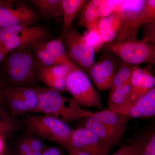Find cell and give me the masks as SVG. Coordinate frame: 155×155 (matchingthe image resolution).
I'll list each match as a JSON object with an SVG mask.
<instances>
[{
  "label": "cell",
  "mask_w": 155,
  "mask_h": 155,
  "mask_svg": "<svg viewBox=\"0 0 155 155\" xmlns=\"http://www.w3.org/2000/svg\"><path fill=\"white\" fill-rule=\"evenodd\" d=\"M115 10L121 17V26L116 40H136L142 26L155 20V0L116 1Z\"/></svg>",
  "instance_id": "obj_1"
},
{
  "label": "cell",
  "mask_w": 155,
  "mask_h": 155,
  "mask_svg": "<svg viewBox=\"0 0 155 155\" xmlns=\"http://www.w3.org/2000/svg\"><path fill=\"white\" fill-rule=\"evenodd\" d=\"M35 87L38 97L36 113L53 116L67 124L92 116L94 114L82 109L72 98L64 96L54 89Z\"/></svg>",
  "instance_id": "obj_2"
},
{
  "label": "cell",
  "mask_w": 155,
  "mask_h": 155,
  "mask_svg": "<svg viewBox=\"0 0 155 155\" xmlns=\"http://www.w3.org/2000/svg\"><path fill=\"white\" fill-rule=\"evenodd\" d=\"M3 60L6 75L14 86H32L38 80L33 48L11 52Z\"/></svg>",
  "instance_id": "obj_3"
},
{
  "label": "cell",
  "mask_w": 155,
  "mask_h": 155,
  "mask_svg": "<svg viewBox=\"0 0 155 155\" xmlns=\"http://www.w3.org/2000/svg\"><path fill=\"white\" fill-rule=\"evenodd\" d=\"M23 122L28 134L57 143L66 148L68 146L72 129L67 123L49 115L26 114Z\"/></svg>",
  "instance_id": "obj_4"
},
{
  "label": "cell",
  "mask_w": 155,
  "mask_h": 155,
  "mask_svg": "<svg viewBox=\"0 0 155 155\" xmlns=\"http://www.w3.org/2000/svg\"><path fill=\"white\" fill-rule=\"evenodd\" d=\"M49 33L41 26L16 25L0 29V48L7 54L33 48L48 40Z\"/></svg>",
  "instance_id": "obj_5"
},
{
  "label": "cell",
  "mask_w": 155,
  "mask_h": 155,
  "mask_svg": "<svg viewBox=\"0 0 155 155\" xmlns=\"http://www.w3.org/2000/svg\"><path fill=\"white\" fill-rule=\"evenodd\" d=\"M101 50L117 56L123 63L132 66L155 64V45L142 40L106 43Z\"/></svg>",
  "instance_id": "obj_6"
},
{
  "label": "cell",
  "mask_w": 155,
  "mask_h": 155,
  "mask_svg": "<svg viewBox=\"0 0 155 155\" xmlns=\"http://www.w3.org/2000/svg\"><path fill=\"white\" fill-rule=\"evenodd\" d=\"M67 91L78 105L103 107L102 101L86 73L78 67L71 68L66 78Z\"/></svg>",
  "instance_id": "obj_7"
},
{
  "label": "cell",
  "mask_w": 155,
  "mask_h": 155,
  "mask_svg": "<svg viewBox=\"0 0 155 155\" xmlns=\"http://www.w3.org/2000/svg\"><path fill=\"white\" fill-rule=\"evenodd\" d=\"M63 41L70 61L83 72L88 73L95 62V52L87 43L82 35L71 26L63 35Z\"/></svg>",
  "instance_id": "obj_8"
},
{
  "label": "cell",
  "mask_w": 155,
  "mask_h": 155,
  "mask_svg": "<svg viewBox=\"0 0 155 155\" xmlns=\"http://www.w3.org/2000/svg\"><path fill=\"white\" fill-rule=\"evenodd\" d=\"M4 102L14 117L36 113L38 97L36 87L31 86L6 87Z\"/></svg>",
  "instance_id": "obj_9"
},
{
  "label": "cell",
  "mask_w": 155,
  "mask_h": 155,
  "mask_svg": "<svg viewBox=\"0 0 155 155\" xmlns=\"http://www.w3.org/2000/svg\"><path fill=\"white\" fill-rule=\"evenodd\" d=\"M38 14L31 6L22 1H0V29L16 26H32Z\"/></svg>",
  "instance_id": "obj_10"
},
{
  "label": "cell",
  "mask_w": 155,
  "mask_h": 155,
  "mask_svg": "<svg viewBox=\"0 0 155 155\" xmlns=\"http://www.w3.org/2000/svg\"><path fill=\"white\" fill-rule=\"evenodd\" d=\"M98 61L95 62L88 73L100 91L110 90L114 75L122 63L119 58L104 51Z\"/></svg>",
  "instance_id": "obj_11"
},
{
  "label": "cell",
  "mask_w": 155,
  "mask_h": 155,
  "mask_svg": "<svg viewBox=\"0 0 155 155\" xmlns=\"http://www.w3.org/2000/svg\"><path fill=\"white\" fill-rule=\"evenodd\" d=\"M70 147L84 150L93 155H110L114 147L85 127L72 130L69 145L66 148Z\"/></svg>",
  "instance_id": "obj_12"
},
{
  "label": "cell",
  "mask_w": 155,
  "mask_h": 155,
  "mask_svg": "<svg viewBox=\"0 0 155 155\" xmlns=\"http://www.w3.org/2000/svg\"><path fill=\"white\" fill-rule=\"evenodd\" d=\"M115 112L126 119H140L154 117L155 115V87L134 101Z\"/></svg>",
  "instance_id": "obj_13"
},
{
  "label": "cell",
  "mask_w": 155,
  "mask_h": 155,
  "mask_svg": "<svg viewBox=\"0 0 155 155\" xmlns=\"http://www.w3.org/2000/svg\"><path fill=\"white\" fill-rule=\"evenodd\" d=\"M121 22L120 14L116 10L107 17L99 19L97 27L104 43L116 40Z\"/></svg>",
  "instance_id": "obj_14"
},
{
  "label": "cell",
  "mask_w": 155,
  "mask_h": 155,
  "mask_svg": "<svg viewBox=\"0 0 155 155\" xmlns=\"http://www.w3.org/2000/svg\"><path fill=\"white\" fill-rule=\"evenodd\" d=\"M92 116L105 123L121 140L127 127L124 116L108 109L94 113Z\"/></svg>",
  "instance_id": "obj_15"
},
{
  "label": "cell",
  "mask_w": 155,
  "mask_h": 155,
  "mask_svg": "<svg viewBox=\"0 0 155 155\" xmlns=\"http://www.w3.org/2000/svg\"><path fill=\"white\" fill-rule=\"evenodd\" d=\"M87 1L86 0H61V15L63 17L64 27L61 36L72 26L73 20L80 13Z\"/></svg>",
  "instance_id": "obj_16"
},
{
  "label": "cell",
  "mask_w": 155,
  "mask_h": 155,
  "mask_svg": "<svg viewBox=\"0 0 155 155\" xmlns=\"http://www.w3.org/2000/svg\"><path fill=\"white\" fill-rule=\"evenodd\" d=\"M131 92L130 80L110 91L107 104V109L115 112L125 107L129 102Z\"/></svg>",
  "instance_id": "obj_17"
},
{
  "label": "cell",
  "mask_w": 155,
  "mask_h": 155,
  "mask_svg": "<svg viewBox=\"0 0 155 155\" xmlns=\"http://www.w3.org/2000/svg\"><path fill=\"white\" fill-rule=\"evenodd\" d=\"M85 119L84 127L92 130L102 139L114 147L121 140L110 128L105 123L91 116Z\"/></svg>",
  "instance_id": "obj_18"
},
{
  "label": "cell",
  "mask_w": 155,
  "mask_h": 155,
  "mask_svg": "<svg viewBox=\"0 0 155 155\" xmlns=\"http://www.w3.org/2000/svg\"><path fill=\"white\" fill-rule=\"evenodd\" d=\"M100 0L87 1L79 13L78 23L87 29L97 27L100 19L98 14Z\"/></svg>",
  "instance_id": "obj_19"
},
{
  "label": "cell",
  "mask_w": 155,
  "mask_h": 155,
  "mask_svg": "<svg viewBox=\"0 0 155 155\" xmlns=\"http://www.w3.org/2000/svg\"><path fill=\"white\" fill-rule=\"evenodd\" d=\"M74 67H70L65 65L38 67V79L48 85L49 87H51L56 79L60 78H66L69 70Z\"/></svg>",
  "instance_id": "obj_20"
},
{
  "label": "cell",
  "mask_w": 155,
  "mask_h": 155,
  "mask_svg": "<svg viewBox=\"0 0 155 155\" xmlns=\"http://www.w3.org/2000/svg\"><path fill=\"white\" fill-rule=\"evenodd\" d=\"M41 44L50 54L59 61L61 65H67L70 67L76 66L70 61L67 56L62 37L51 40H48L41 42Z\"/></svg>",
  "instance_id": "obj_21"
},
{
  "label": "cell",
  "mask_w": 155,
  "mask_h": 155,
  "mask_svg": "<svg viewBox=\"0 0 155 155\" xmlns=\"http://www.w3.org/2000/svg\"><path fill=\"white\" fill-rule=\"evenodd\" d=\"M149 131L129 140L111 155H141Z\"/></svg>",
  "instance_id": "obj_22"
},
{
  "label": "cell",
  "mask_w": 155,
  "mask_h": 155,
  "mask_svg": "<svg viewBox=\"0 0 155 155\" xmlns=\"http://www.w3.org/2000/svg\"><path fill=\"white\" fill-rule=\"evenodd\" d=\"M39 14L50 19L61 15V0H32Z\"/></svg>",
  "instance_id": "obj_23"
},
{
  "label": "cell",
  "mask_w": 155,
  "mask_h": 155,
  "mask_svg": "<svg viewBox=\"0 0 155 155\" xmlns=\"http://www.w3.org/2000/svg\"><path fill=\"white\" fill-rule=\"evenodd\" d=\"M21 122L3 108L0 107V135L5 137L15 133L21 126Z\"/></svg>",
  "instance_id": "obj_24"
},
{
  "label": "cell",
  "mask_w": 155,
  "mask_h": 155,
  "mask_svg": "<svg viewBox=\"0 0 155 155\" xmlns=\"http://www.w3.org/2000/svg\"><path fill=\"white\" fill-rule=\"evenodd\" d=\"M33 49L38 67H50L61 65L58 60L41 45V43L35 46Z\"/></svg>",
  "instance_id": "obj_25"
},
{
  "label": "cell",
  "mask_w": 155,
  "mask_h": 155,
  "mask_svg": "<svg viewBox=\"0 0 155 155\" xmlns=\"http://www.w3.org/2000/svg\"><path fill=\"white\" fill-rule=\"evenodd\" d=\"M133 66L122 62L114 75L110 91L129 81Z\"/></svg>",
  "instance_id": "obj_26"
},
{
  "label": "cell",
  "mask_w": 155,
  "mask_h": 155,
  "mask_svg": "<svg viewBox=\"0 0 155 155\" xmlns=\"http://www.w3.org/2000/svg\"><path fill=\"white\" fill-rule=\"evenodd\" d=\"M82 35L87 43L93 48L95 52H98L100 50H101L104 42L97 27L87 29Z\"/></svg>",
  "instance_id": "obj_27"
},
{
  "label": "cell",
  "mask_w": 155,
  "mask_h": 155,
  "mask_svg": "<svg viewBox=\"0 0 155 155\" xmlns=\"http://www.w3.org/2000/svg\"><path fill=\"white\" fill-rule=\"evenodd\" d=\"M146 69H142L138 65L134 66L130 78L131 94L137 91L141 85L144 78Z\"/></svg>",
  "instance_id": "obj_28"
},
{
  "label": "cell",
  "mask_w": 155,
  "mask_h": 155,
  "mask_svg": "<svg viewBox=\"0 0 155 155\" xmlns=\"http://www.w3.org/2000/svg\"><path fill=\"white\" fill-rule=\"evenodd\" d=\"M143 28L142 40L155 45V20L145 23L142 26Z\"/></svg>",
  "instance_id": "obj_29"
},
{
  "label": "cell",
  "mask_w": 155,
  "mask_h": 155,
  "mask_svg": "<svg viewBox=\"0 0 155 155\" xmlns=\"http://www.w3.org/2000/svg\"><path fill=\"white\" fill-rule=\"evenodd\" d=\"M116 1L100 0L98 6V14L100 19L107 17L115 10Z\"/></svg>",
  "instance_id": "obj_30"
},
{
  "label": "cell",
  "mask_w": 155,
  "mask_h": 155,
  "mask_svg": "<svg viewBox=\"0 0 155 155\" xmlns=\"http://www.w3.org/2000/svg\"><path fill=\"white\" fill-rule=\"evenodd\" d=\"M141 155H155V130H149Z\"/></svg>",
  "instance_id": "obj_31"
},
{
  "label": "cell",
  "mask_w": 155,
  "mask_h": 155,
  "mask_svg": "<svg viewBox=\"0 0 155 155\" xmlns=\"http://www.w3.org/2000/svg\"><path fill=\"white\" fill-rule=\"evenodd\" d=\"M28 134L27 137L32 151L42 152L47 147L43 141V139L32 134Z\"/></svg>",
  "instance_id": "obj_32"
},
{
  "label": "cell",
  "mask_w": 155,
  "mask_h": 155,
  "mask_svg": "<svg viewBox=\"0 0 155 155\" xmlns=\"http://www.w3.org/2000/svg\"><path fill=\"white\" fill-rule=\"evenodd\" d=\"M17 150L18 152L17 154H24L32 151L27 137L20 141L18 144Z\"/></svg>",
  "instance_id": "obj_33"
},
{
  "label": "cell",
  "mask_w": 155,
  "mask_h": 155,
  "mask_svg": "<svg viewBox=\"0 0 155 155\" xmlns=\"http://www.w3.org/2000/svg\"><path fill=\"white\" fill-rule=\"evenodd\" d=\"M41 155H66L63 150L58 147H46L41 153Z\"/></svg>",
  "instance_id": "obj_34"
},
{
  "label": "cell",
  "mask_w": 155,
  "mask_h": 155,
  "mask_svg": "<svg viewBox=\"0 0 155 155\" xmlns=\"http://www.w3.org/2000/svg\"><path fill=\"white\" fill-rule=\"evenodd\" d=\"M68 155H93L90 153L84 150L78 149L73 147H68L65 149Z\"/></svg>",
  "instance_id": "obj_35"
},
{
  "label": "cell",
  "mask_w": 155,
  "mask_h": 155,
  "mask_svg": "<svg viewBox=\"0 0 155 155\" xmlns=\"http://www.w3.org/2000/svg\"><path fill=\"white\" fill-rule=\"evenodd\" d=\"M6 86L4 82L0 78V104L4 102V93Z\"/></svg>",
  "instance_id": "obj_36"
},
{
  "label": "cell",
  "mask_w": 155,
  "mask_h": 155,
  "mask_svg": "<svg viewBox=\"0 0 155 155\" xmlns=\"http://www.w3.org/2000/svg\"><path fill=\"white\" fill-rule=\"evenodd\" d=\"M4 137L0 135V155H3L6 152Z\"/></svg>",
  "instance_id": "obj_37"
},
{
  "label": "cell",
  "mask_w": 155,
  "mask_h": 155,
  "mask_svg": "<svg viewBox=\"0 0 155 155\" xmlns=\"http://www.w3.org/2000/svg\"><path fill=\"white\" fill-rule=\"evenodd\" d=\"M7 54V53L5 52L2 49L0 48V62L4 60Z\"/></svg>",
  "instance_id": "obj_38"
},
{
  "label": "cell",
  "mask_w": 155,
  "mask_h": 155,
  "mask_svg": "<svg viewBox=\"0 0 155 155\" xmlns=\"http://www.w3.org/2000/svg\"><path fill=\"white\" fill-rule=\"evenodd\" d=\"M41 152H38L31 151L30 153L24 154H17V155H41Z\"/></svg>",
  "instance_id": "obj_39"
},
{
  "label": "cell",
  "mask_w": 155,
  "mask_h": 155,
  "mask_svg": "<svg viewBox=\"0 0 155 155\" xmlns=\"http://www.w3.org/2000/svg\"><path fill=\"white\" fill-rule=\"evenodd\" d=\"M3 155H11V154H10V153L6 151V152L4 153V154Z\"/></svg>",
  "instance_id": "obj_40"
}]
</instances>
